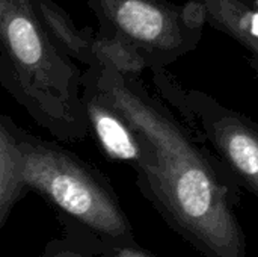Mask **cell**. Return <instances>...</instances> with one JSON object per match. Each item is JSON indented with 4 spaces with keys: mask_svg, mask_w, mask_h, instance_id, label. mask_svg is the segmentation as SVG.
<instances>
[{
    "mask_svg": "<svg viewBox=\"0 0 258 257\" xmlns=\"http://www.w3.org/2000/svg\"><path fill=\"white\" fill-rule=\"evenodd\" d=\"M82 71L53 42L32 0H0V85L50 135H89Z\"/></svg>",
    "mask_w": 258,
    "mask_h": 257,
    "instance_id": "7a4b0ae2",
    "label": "cell"
},
{
    "mask_svg": "<svg viewBox=\"0 0 258 257\" xmlns=\"http://www.w3.org/2000/svg\"><path fill=\"white\" fill-rule=\"evenodd\" d=\"M39 257H95L71 239H51L45 244Z\"/></svg>",
    "mask_w": 258,
    "mask_h": 257,
    "instance_id": "8fae6325",
    "label": "cell"
},
{
    "mask_svg": "<svg viewBox=\"0 0 258 257\" xmlns=\"http://www.w3.org/2000/svg\"><path fill=\"white\" fill-rule=\"evenodd\" d=\"M94 67L110 68L125 77H138L148 64L145 58L127 41L112 33L95 32L91 42Z\"/></svg>",
    "mask_w": 258,
    "mask_h": 257,
    "instance_id": "30bf717a",
    "label": "cell"
},
{
    "mask_svg": "<svg viewBox=\"0 0 258 257\" xmlns=\"http://www.w3.org/2000/svg\"><path fill=\"white\" fill-rule=\"evenodd\" d=\"M206 12V23L225 32L258 56V8L249 0H194Z\"/></svg>",
    "mask_w": 258,
    "mask_h": 257,
    "instance_id": "9c48e42d",
    "label": "cell"
},
{
    "mask_svg": "<svg viewBox=\"0 0 258 257\" xmlns=\"http://www.w3.org/2000/svg\"><path fill=\"white\" fill-rule=\"evenodd\" d=\"M95 257H153L151 254H148L147 251L138 248L136 245L133 247H124V248H118V250H112L103 254H98Z\"/></svg>",
    "mask_w": 258,
    "mask_h": 257,
    "instance_id": "7c38bea8",
    "label": "cell"
},
{
    "mask_svg": "<svg viewBox=\"0 0 258 257\" xmlns=\"http://www.w3.org/2000/svg\"><path fill=\"white\" fill-rule=\"evenodd\" d=\"M85 114L101 151L107 159L125 164L135 171L144 161V145L128 123L92 89L82 86Z\"/></svg>",
    "mask_w": 258,
    "mask_h": 257,
    "instance_id": "8992f818",
    "label": "cell"
},
{
    "mask_svg": "<svg viewBox=\"0 0 258 257\" xmlns=\"http://www.w3.org/2000/svg\"><path fill=\"white\" fill-rule=\"evenodd\" d=\"M82 86L110 105L138 133L144 145L138 186L172 229L206 257H246L245 236L225 186L139 79L91 67L82 74Z\"/></svg>",
    "mask_w": 258,
    "mask_h": 257,
    "instance_id": "6da1fadb",
    "label": "cell"
},
{
    "mask_svg": "<svg viewBox=\"0 0 258 257\" xmlns=\"http://www.w3.org/2000/svg\"><path fill=\"white\" fill-rule=\"evenodd\" d=\"M35 11L48 32L53 42L70 59L85 64L88 68L94 67L91 53V42L95 30L91 27L80 29L73 21L70 14L53 0H32Z\"/></svg>",
    "mask_w": 258,
    "mask_h": 257,
    "instance_id": "ba28073f",
    "label": "cell"
},
{
    "mask_svg": "<svg viewBox=\"0 0 258 257\" xmlns=\"http://www.w3.org/2000/svg\"><path fill=\"white\" fill-rule=\"evenodd\" d=\"M194 100L200 103V115L209 139L237 179L258 197V127L203 94H195Z\"/></svg>",
    "mask_w": 258,
    "mask_h": 257,
    "instance_id": "5b68a950",
    "label": "cell"
},
{
    "mask_svg": "<svg viewBox=\"0 0 258 257\" xmlns=\"http://www.w3.org/2000/svg\"><path fill=\"white\" fill-rule=\"evenodd\" d=\"M20 130V126L0 112V235L17 203L29 194L23 177Z\"/></svg>",
    "mask_w": 258,
    "mask_h": 257,
    "instance_id": "52a82bcc",
    "label": "cell"
},
{
    "mask_svg": "<svg viewBox=\"0 0 258 257\" xmlns=\"http://www.w3.org/2000/svg\"><path fill=\"white\" fill-rule=\"evenodd\" d=\"M20 150L26 189L59 212L67 239L95 256L135 245L132 224L100 170L60 144L23 129Z\"/></svg>",
    "mask_w": 258,
    "mask_h": 257,
    "instance_id": "3957f363",
    "label": "cell"
},
{
    "mask_svg": "<svg viewBox=\"0 0 258 257\" xmlns=\"http://www.w3.org/2000/svg\"><path fill=\"white\" fill-rule=\"evenodd\" d=\"M249 2H251L255 8H258V0H249Z\"/></svg>",
    "mask_w": 258,
    "mask_h": 257,
    "instance_id": "4fadbf2b",
    "label": "cell"
},
{
    "mask_svg": "<svg viewBox=\"0 0 258 257\" xmlns=\"http://www.w3.org/2000/svg\"><path fill=\"white\" fill-rule=\"evenodd\" d=\"M100 21L98 32L133 45L148 68L160 70L198 47L206 24L204 9L194 0H86Z\"/></svg>",
    "mask_w": 258,
    "mask_h": 257,
    "instance_id": "277c9868",
    "label": "cell"
}]
</instances>
